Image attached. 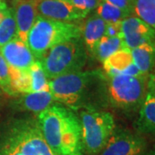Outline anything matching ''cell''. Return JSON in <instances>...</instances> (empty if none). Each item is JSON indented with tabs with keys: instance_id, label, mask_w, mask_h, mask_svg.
Here are the masks:
<instances>
[{
	"instance_id": "obj_1",
	"label": "cell",
	"mask_w": 155,
	"mask_h": 155,
	"mask_svg": "<svg viewBox=\"0 0 155 155\" xmlns=\"http://www.w3.org/2000/svg\"><path fill=\"white\" fill-rule=\"evenodd\" d=\"M46 142L59 155H82L81 127L78 116L60 104L50 106L37 116Z\"/></svg>"
},
{
	"instance_id": "obj_7",
	"label": "cell",
	"mask_w": 155,
	"mask_h": 155,
	"mask_svg": "<svg viewBox=\"0 0 155 155\" xmlns=\"http://www.w3.org/2000/svg\"><path fill=\"white\" fill-rule=\"evenodd\" d=\"M107 78V94L111 105L125 112H134L140 108L147 94L148 75Z\"/></svg>"
},
{
	"instance_id": "obj_22",
	"label": "cell",
	"mask_w": 155,
	"mask_h": 155,
	"mask_svg": "<svg viewBox=\"0 0 155 155\" xmlns=\"http://www.w3.org/2000/svg\"><path fill=\"white\" fill-rule=\"evenodd\" d=\"M17 37V24L13 10L7 8L5 15L0 22V48Z\"/></svg>"
},
{
	"instance_id": "obj_15",
	"label": "cell",
	"mask_w": 155,
	"mask_h": 155,
	"mask_svg": "<svg viewBox=\"0 0 155 155\" xmlns=\"http://www.w3.org/2000/svg\"><path fill=\"white\" fill-rule=\"evenodd\" d=\"M15 103L19 110L35 114H40L50 106L57 104L48 90L22 94Z\"/></svg>"
},
{
	"instance_id": "obj_12",
	"label": "cell",
	"mask_w": 155,
	"mask_h": 155,
	"mask_svg": "<svg viewBox=\"0 0 155 155\" xmlns=\"http://www.w3.org/2000/svg\"><path fill=\"white\" fill-rule=\"evenodd\" d=\"M0 54L9 67L17 71H26L36 59L27 43L16 37L0 48Z\"/></svg>"
},
{
	"instance_id": "obj_21",
	"label": "cell",
	"mask_w": 155,
	"mask_h": 155,
	"mask_svg": "<svg viewBox=\"0 0 155 155\" xmlns=\"http://www.w3.org/2000/svg\"><path fill=\"white\" fill-rule=\"evenodd\" d=\"M133 14L155 30V0H134Z\"/></svg>"
},
{
	"instance_id": "obj_29",
	"label": "cell",
	"mask_w": 155,
	"mask_h": 155,
	"mask_svg": "<svg viewBox=\"0 0 155 155\" xmlns=\"http://www.w3.org/2000/svg\"><path fill=\"white\" fill-rule=\"evenodd\" d=\"M2 2H3V0H1V1H0V5H1V3H2Z\"/></svg>"
},
{
	"instance_id": "obj_31",
	"label": "cell",
	"mask_w": 155,
	"mask_h": 155,
	"mask_svg": "<svg viewBox=\"0 0 155 155\" xmlns=\"http://www.w3.org/2000/svg\"><path fill=\"white\" fill-rule=\"evenodd\" d=\"M0 1H1V0H0Z\"/></svg>"
},
{
	"instance_id": "obj_14",
	"label": "cell",
	"mask_w": 155,
	"mask_h": 155,
	"mask_svg": "<svg viewBox=\"0 0 155 155\" xmlns=\"http://www.w3.org/2000/svg\"><path fill=\"white\" fill-rule=\"evenodd\" d=\"M104 69L107 76L114 75H143L134 63L131 49L124 48L108 57L103 62Z\"/></svg>"
},
{
	"instance_id": "obj_20",
	"label": "cell",
	"mask_w": 155,
	"mask_h": 155,
	"mask_svg": "<svg viewBox=\"0 0 155 155\" xmlns=\"http://www.w3.org/2000/svg\"><path fill=\"white\" fill-rule=\"evenodd\" d=\"M95 14L103 19L106 23L122 22L123 19L130 17L118 7L104 0H100L98 5L95 9Z\"/></svg>"
},
{
	"instance_id": "obj_3",
	"label": "cell",
	"mask_w": 155,
	"mask_h": 155,
	"mask_svg": "<svg viewBox=\"0 0 155 155\" xmlns=\"http://www.w3.org/2000/svg\"><path fill=\"white\" fill-rule=\"evenodd\" d=\"M0 155H59L46 142L37 119L13 122L0 139Z\"/></svg>"
},
{
	"instance_id": "obj_4",
	"label": "cell",
	"mask_w": 155,
	"mask_h": 155,
	"mask_svg": "<svg viewBox=\"0 0 155 155\" xmlns=\"http://www.w3.org/2000/svg\"><path fill=\"white\" fill-rule=\"evenodd\" d=\"M79 37H82V29L77 23L54 21L38 16L28 35L27 44L35 58L40 61L56 45Z\"/></svg>"
},
{
	"instance_id": "obj_27",
	"label": "cell",
	"mask_w": 155,
	"mask_h": 155,
	"mask_svg": "<svg viewBox=\"0 0 155 155\" xmlns=\"http://www.w3.org/2000/svg\"><path fill=\"white\" fill-rule=\"evenodd\" d=\"M147 93L155 97V67L148 74L147 78Z\"/></svg>"
},
{
	"instance_id": "obj_26",
	"label": "cell",
	"mask_w": 155,
	"mask_h": 155,
	"mask_svg": "<svg viewBox=\"0 0 155 155\" xmlns=\"http://www.w3.org/2000/svg\"><path fill=\"white\" fill-rule=\"evenodd\" d=\"M122 35L121 29V22H108L106 23L105 36L113 37Z\"/></svg>"
},
{
	"instance_id": "obj_5",
	"label": "cell",
	"mask_w": 155,
	"mask_h": 155,
	"mask_svg": "<svg viewBox=\"0 0 155 155\" xmlns=\"http://www.w3.org/2000/svg\"><path fill=\"white\" fill-rule=\"evenodd\" d=\"M87 49L82 37L61 42L48 51L41 60L48 79L82 71L87 61Z\"/></svg>"
},
{
	"instance_id": "obj_10",
	"label": "cell",
	"mask_w": 155,
	"mask_h": 155,
	"mask_svg": "<svg viewBox=\"0 0 155 155\" xmlns=\"http://www.w3.org/2000/svg\"><path fill=\"white\" fill-rule=\"evenodd\" d=\"M121 29L125 48L129 49L155 41L154 29L140 18L134 16L122 20Z\"/></svg>"
},
{
	"instance_id": "obj_24",
	"label": "cell",
	"mask_w": 155,
	"mask_h": 155,
	"mask_svg": "<svg viewBox=\"0 0 155 155\" xmlns=\"http://www.w3.org/2000/svg\"><path fill=\"white\" fill-rule=\"evenodd\" d=\"M67 3H69L72 6H73L76 10L81 12L84 17H87L91 11L95 10L100 0H65Z\"/></svg>"
},
{
	"instance_id": "obj_30",
	"label": "cell",
	"mask_w": 155,
	"mask_h": 155,
	"mask_svg": "<svg viewBox=\"0 0 155 155\" xmlns=\"http://www.w3.org/2000/svg\"><path fill=\"white\" fill-rule=\"evenodd\" d=\"M1 92H2V91H1V90H0V95H1Z\"/></svg>"
},
{
	"instance_id": "obj_9",
	"label": "cell",
	"mask_w": 155,
	"mask_h": 155,
	"mask_svg": "<svg viewBox=\"0 0 155 155\" xmlns=\"http://www.w3.org/2000/svg\"><path fill=\"white\" fill-rule=\"evenodd\" d=\"M146 147L147 141L140 134L116 127L100 155H140Z\"/></svg>"
},
{
	"instance_id": "obj_2",
	"label": "cell",
	"mask_w": 155,
	"mask_h": 155,
	"mask_svg": "<svg viewBox=\"0 0 155 155\" xmlns=\"http://www.w3.org/2000/svg\"><path fill=\"white\" fill-rule=\"evenodd\" d=\"M104 78L97 71H78L48 79V91L57 104L72 111L93 109L95 90H98Z\"/></svg>"
},
{
	"instance_id": "obj_25",
	"label": "cell",
	"mask_w": 155,
	"mask_h": 155,
	"mask_svg": "<svg viewBox=\"0 0 155 155\" xmlns=\"http://www.w3.org/2000/svg\"><path fill=\"white\" fill-rule=\"evenodd\" d=\"M110 3L111 5L118 7L122 11L126 12L127 15L132 16L134 11V0H104Z\"/></svg>"
},
{
	"instance_id": "obj_6",
	"label": "cell",
	"mask_w": 155,
	"mask_h": 155,
	"mask_svg": "<svg viewBox=\"0 0 155 155\" xmlns=\"http://www.w3.org/2000/svg\"><path fill=\"white\" fill-rule=\"evenodd\" d=\"M78 118L82 152L88 155L98 154L116 128L114 116L109 111L88 109L81 111Z\"/></svg>"
},
{
	"instance_id": "obj_19",
	"label": "cell",
	"mask_w": 155,
	"mask_h": 155,
	"mask_svg": "<svg viewBox=\"0 0 155 155\" xmlns=\"http://www.w3.org/2000/svg\"><path fill=\"white\" fill-rule=\"evenodd\" d=\"M124 48L125 45L122 35L113 37H109L104 35L100 40L98 44L97 45L93 55L103 63L108 57H110L116 52Z\"/></svg>"
},
{
	"instance_id": "obj_23",
	"label": "cell",
	"mask_w": 155,
	"mask_h": 155,
	"mask_svg": "<svg viewBox=\"0 0 155 155\" xmlns=\"http://www.w3.org/2000/svg\"><path fill=\"white\" fill-rule=\"evenodd\" d=\"M0 90L9 96H17L11 84L10 67L0 54Z\"/></svg>"
},
{
	"instance_id": "obj_8",
	"label": "cell",
	"mask_w": 155,
	"mask_h": 155,
	"mask_svg": "<svg viewBox=\"0 0 155 155\" xmlns=\"http://www.w3.org/2000/svg\"><path fill=\"white\" fill-rule=\"evenodd\" d=\"M11 84L16 94H26L48 90V79L40 61H36L26 71L10 68Z\"/></svg>"
},
{
	"instance_id": "obj_17",
	"label": "cell",
	"mask_w": 155,
	"mask_h": 155,
	"mask_svg": "<svg viewBox=\"0 0 155 155\" xmlns=\"http://www.w3.org/2000/svg\"><path fill=\"white\" fill-rule=\"evenodd\" d=\"M134 127L138 133L155 135V97L148 93L139 109Z\"/></svg>"
},
{
	"instance_id": "obj_11",
	"label": "cell",
	"mask_w": 155,
	"mask_h": 155,
	"mask_svg": "<svg viewBox=\"0 0 155 155\" xmlns=\"http://www.w3.org/2000/svg\"><path fill=\"white\" fill-rule=\"evenodd\" d=\"M35 5L38 16L50 20L72 22L86 17L65 0H35Z\"/></svg>"
},
{
	"instance_id": "obj_13",
	"label": "cell",
	"mask_w": 155,
	"mask_h": 155,
	"mask_svg": "<svg viewBox=\"0 0 155 155\" xmlns=\"http://www.w3.org/2000/svg\"><path fill=\"white\" fill-rule=\"evenodd\" d=\"M13 12L17 24V37L27 43L28 33L38 17L35 0H16Z\"/></svg>"
},
{
	"instance_id": "obj_18",
	"label": "cell",
	"mask_w": 155,
	"mask_h": 155,
	"mask_svg": "<svg viewBox=\"0 0 155 155\" xmlns=\"http://www.w3.org/2000/svg\"><path fill=\"white\" fill-rule=\"evenodd\" d=\"M134 63L143 75H148L155 67V41L131 49Z\"/></svg>"
},
{
	"instance_id": "obj_16",
	"label": "cell",
	"mask_w": 155,
	"mask_h": 155,
	"mask_svg": "<svg viewBox=\"0 0 155 155\" xmlns=\"http://www.w3.org/2000/svg\"><path fill=\"white\" fill-rule=\"evenodd\" d=\"M105 28L106 22L96 14L87 18L83 27H81L84 43L87 51L92 55L100 40L105 35Z\"/></svg>"
},
{
	"instance_id": "obj_28",
	"label": "cell",
	"mask_w": 155,
	"mask_h": 155,
	"mask_svg": "<svg viewBox=\"0 0 155 155\" xmlns=\"http://www.w3.org/2000/svg\"><path fill=\"white\" fill-rule=\"evenodd\" d=\"M144 155H155V148L154 149L151 150L149 153H146Z\"/></svg>"
}]
</instances>
